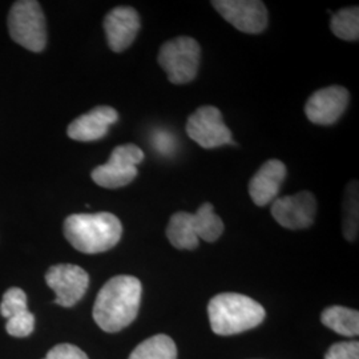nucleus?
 Wrapping results in <instances>:
<instances>
[{"label": "nucleus", "mask_w": 359, "mask_h": 359, "mask_svg": "<svg viewBox=\"0 0 359 359\" xmlns=\"http://www.w3.org/2000/svg\"><path fill=\"white\" fill-rule=\"evenodd\" d=\"M142 286L133 276H116L96 297L93 320L107 333H117L136 320L142 304Z\"/></svg>", "instance_id": "f257e3e1"}, {"label": "nucleus", "mask_w": 359, "mask_h": 359, "mask_svg": "<svg viewBox=\"0 0 359 359\" xmlns=\"http://www.w3.org/2000/svg\"><path fill=\"white\" fill-rule=\"evenodd\" d=\"M65 236L79 252L97 255L118 244L123 225L115 215L108 212L71 215L65 218Z\"/></svg>", "instance_id": "f03ea898"}, {"label": "nucleus", "mask_w": 359, "mask_h": 359, "mask_svg": "<svg viewBox=\"0 0 359 359\" xmlns=\"http://www.w3.org/2000/svg\"><path fill=\"white\" fill-rule=\"evenodd\" d=\"M208 316L213 333L228 337L255 329L264 322L266 311L248 295L221 293L210 299Z\"/></svg>", "instance_id": "7ed1b4c3"}, {"label": "nucleus", "mask_w": 359, "mask_h": 359, "mask_svg": "<svg viewBox=\"0 0 359 359\" xmlns=\"http://www.w3.org/2000/svg\"><path fill=\"white\" fill-rule=\"evenodd\" d=\"M8 29L13 41L28 51L41 52L46 48L47 27L39 1H15L8 15Z\"/></svg>", "instance_id": "20e7f679"}, {"label": "nucleus", "mask_w": 359, "mask_h": 359, "mask_svg": "<svg viewBox=\"0 0 359 359\" xmlns=\"http://www.w3.org/2000/svg\"><path fill=\"white\" fill-rule=\"evenodd\" d=\"M158 65L165 71L172 84L182 86L197 76L201 60V47L189 36L168 40L158 52Z\"/></svg>", "instance_id": "39448f33"}, {"label": "nucleus", "mask_w": 359, "mask_h": 359, "mask_svg": "<svg viewBox=\"0 0 359 359\" xmlns=\"http://www.w3.org/2000/svg\"><path fill=\"white\" fill-rule=\"evenodd\" d=\"M144 160V152L135 144L118 145L109 160L92 170V180L102 188L117 189L130 184L137 176V165Z\"/></svg>", "instance_id": "423d86ee"}, {"label": "nucleus", "mask_w": 359, "mask_h": 359, "mask_svg": "<svg viewBox=\"0 0 359 359\" xmlns=\"http://www.w3.org/2000/svg\"><path fill=\"white\" fill-rule=\"evenodd\" d=\"M187 133L205 149L233 144L231 129L224 123L219 109L213 105H204L188 117Z\"/></svg>", "instance_id": "0eeeda50"}, {"label": "nucleus", "mask_w": 359, "mask_h": 359, "mask_svg": "<svg viewBox=\"0 0 359 359\" xmlns=\"http://www.w3.org/2000/svg\"><path fill=\"white\" fill-rule=\"evenodd\" d=\"M212 6L228 23L245 34H261L268 27V10L259 0H215Z\"/></svg>", "instance_id": "6e6552de"}, {"label": "nucleus", "mask_w": 359, "mask_h": 359, "mask_svg": "<svg viewBox=\"0 0 359 359\" xmlns=\"http://www.w3.org/2000/svg\"><path fill=\"white\" fill-rule=\"evenodd\" d=\"M46 283L56 294V305L72 308L86 294L90 285V276L77 265L60 264L48 269Z\"/></svg>", "instance_id": "1a4fd4ad"}, {"label": "nucleus", "mask_w": 359, "mask_h": 359, "mask_svg": "<svg viewBox=\"0 0 359 359\" xmlns=\"http://www.w3.org/2000/svg\"><path fill=\"white\" fill-rule=\"evenodd\" d=\"M270 212L285 229H308L316 219L317 200L314 194L308 191H302L293 196L277 197L271 203Z\"/></svg>", "instance_id": "9d476101"}, {"label": "nucleus", "mask_w": 359, "mask_h": 359, "mask_svg": "<svg viewBox=\"0 0 359 359\" xmlns=\"http://www.w3.org/2000/svg\"><path fill=\"white\" fill-rule=\"evenodd\" d=\"M350 102L346 88L332 86L316 90L305 105V114L313 124L333 126L345 114Z\"/></svg>", "instance_id": "9b49d317"}, {"label": "nucleus", "mask_w": 359, "mask_h": 359, "mask_svg": "<svg viewBox=\"0 0 359 359\" xmlns=\"http://www.w3.org/2000/svg\"><path fill=\"white\" fill-rule=\"evenodd\" d=\"M142 27L139 13L127 6L116 7L104 19V31L109 48L114 52L126 51L135 41Z\"/></svg>", "instance_id": "f8f14e48"}, {"label": "nucleus", "mask_w": 359, "mask_h": 359, "mask_svg": "<svg viewBox=\"0 0 359 359\" xmlns=\"http://www.w3.org/2000/svg\"><path fill=\"white\" fill-rule=\"evenodd\" d=\"M118 120L112 107L100 105L75 118L67 129V135L76 142H96L108 135L109 127Z\"/></svg>", "instance_id": "ddd939ff"}, {"label": "nucleus", "mask_w": 359, "mask_h": 359, "mask_svg": "<svg viewBox=\"0 0 359 359\" xmlns=\"http://www.w3.org/2000/svg\"><path fill=\"white\" fill-rule=\"evenodd\" d=\"M0 313L7 318V333L13 337H27L35 329V317L27 308V295L19 287L8 289L1 299Z\"/></svg>", "instance_id": "4468645a"}, {"label": "nucleus", "mask_w": 359, "mask_h": 359, "mask_svg": "<svg viewBox=\"0 0 359 359\" xmlns=\"http://www.w3.org/2000/svg\"><path fill=\"white\" fill-rule=\"evenodd\" d=\"M286 173L283 161L274 158L266 161L249 181V194L253 203L257 206L271 204L280 193Z\"/></svg>", "instance_id": "2eb2a0df"}, {"label": "nucleus", "mask_w": 359, "mask_h": 359, "mask_svg": "<svg viewBox=\"0 0 359 359\" xmlns=\"http://www.w3.org/2000/svg\"><path fill=\"white\" fill-rule=\"evenodd\" d=\"M167 237L172 246L180 250H194L198 246V237L194 228L192 213H175L167 226Z\"/></svg>", "instance_id": "dca6fc26"}, {"label": "nucleus", "mask_w": 359, "mask_h": 359, "mask_svg": "<svg viewBox=\"0 0 359 359\" xmlns=\"http://www.w3.org/2000/svg\"><path fill=\"white\" fill-rule=\"evenodd\" d=\"M321 321L326 327L345 337H357L359 334V313L345 306H330L322 311Z\"/></svg>", "instance_id": "f3484780"}, {"label": "nucleus", "mask_w": 359, "mask_h": 359, "mask_svg": "<svg viewBox=\"0 0 359 359\" xmlns=\"http://www.w3.org/2000/svg\"><path fill=\"white\" fill-rule=\"evenodd\" d=\"M128 359H177V347L170 337L157 334L136 347Z\"/></svg>", "instance_id": "a211bd4d"}, {"label": "nucleus", "mask_w": 359, "mask_h": 359, "mask_svg": "<svg viewBox=\"0 0 359 359\" xmlns=\"http://www.w3.org/2000/svg\"><path fill=\"white\" fill-rule=\"evenodd\" d=\"M194 228L198 240H204L206 243H216L221 234L224 233V222L213 210L210 203H205L198 208V210L193 215Z\"/></svg>", "instance_id": "6ab92c4d"}, {"label": "nucleus", "mask_w": 359, "mask_h": 359, "mask_svg": "<svg viewBox=\"0 0 359 359\" xmlns=\"http://www.w3.org/2000/svg\"><path fill=\"white\" fill-rule=\"evenodd\" d=\"M344 219L342 233L347 241L354 243L358 237L359 194L358 181L354 180L346 187L344 196Z\"/></svg>", "instance_id": "aec40b11"}, {"label": "nucleus", "mask_w": 359, "mask_h": 359, "mask_svg": "<svg viewBox=\"0 0 359 359\" xmlns=\"http://www.w3.org/2000/svg\"><path fill=\"white\" fill-rule=\"evenodd\" d=\"M330 28L337 38L357 41L359 39L358 7H347L334 13Z\"/></svg>", "instance_id": "412c9836"}, {"label": "nucleus", "mask_w": 359, "mask_h": 359, "mask_svg": "<svg viewBox=\"0 0 359 359\" xmlns=\"http://www.w3.org/2000/svg\"><path fill=\"white\" fill-rule=\"evenodd\" d=\"M325 359H359L358 341L334 344L327 350Z\"/></svg>", "instance_id": "4be33fe9"}, {"label": "nucleus", "mask_w": 359, "mask_h": 359, "mask_svg": "<svg viewBox=\"0 0 359 359\" xmlns=\"http://www.w3.org/2000/svg\"><path fill=\"white\" fill-rule=\"evenodd\" d=\"M44 359H90L88 355L77 346L62 344L52 347Z\"/></svg>", "instance_id": "5701e85b"}, {"label": "nucleus", "mask_w": 359, "mask_h": 359, "mask_svg": "<svg viewBox=\"0 0 359 359\" xmlns=\"http://www.w3.org/2000/svg\"><path fill=\"white\" fill-rule=\"evenodd\" d=\"M154 145L160 154H172L175 147V139L165 130H161L154 135Z\"/></svg>", "instance_id": "b1692460"}]
</instances>
